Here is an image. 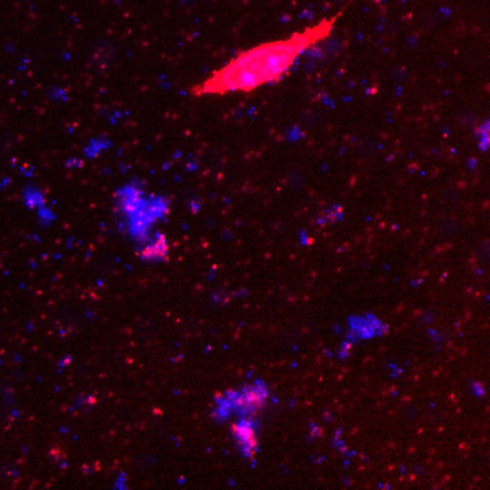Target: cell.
<instances>
[{
    "instance_id": "obj_7",
    "label": "cell",
    "mask_w": 490,
    "mask_h": 490,
    "mask_svg": "<svg viewBox=\"0 0 490 490\" xmlns=\"http://www.w3.org/2000/svg\"><path fill=\"white\" fill-rule=\"evenodd\" d=\"M323 427L315 422H311V436L312 438H319L323 436Z\"/></svg>"
},
{
    "instance_id": "obj_6",
    "label": "cell",
    "mask_w": 490,
    "mask_h": 490,
    "mask_svg": "<svg viewBox=\"0 0 490 490\" xmlns=\"http://www.w3.org/2000/svg\"><path fill=\"white\" fill-rule=\"evenodd\" d=\"M471 391H473V394H474L476 397H478V398H482V397L487 395V388H485V386H484L482 383H480V381H474V383L471 384Z\"/></svg>"
},
{
    "instance_id": "obj_1",
    "label": "cell",
    "mask_w": 490,
    "mask_h": 490,
    "mask_svg": "<svg viewBox=\"0 0 490 490\" xmlns=\"http://www.w3.org/2000/svg\"><path fill=\"white\" fill-rule=\"evenodd\" d=\"M341 12L290 37L248 48L190 89L194 97L248 93L280 80L311 47L330 37Z\"/></svg>"
},
{
    "instance_id": "obj_5",
    "label": "cell",
    "mask_w": 490,
    "mask_h": 490,
    "mask_svg": "<svg viewBox=\"0 0 490 490\" xmlns=\"http://www.w3.org/2000/svg\"><path fill=\"white\" fill-rule=\"evenodd\" d=\"M480 135H481V140H480V144H481V147L484 148V150H488V147H489V124L487 123V124H484L482 126V130H481V133H480Z\"/></svg>"
},
{
    "instance_id": "obj_4",
    "label": "cell",
    "mask_w": 490,
    "mask_h": 490,
    "mask_svg": "<svg viewBox=\"0 0 490 490\" xmlns=\"http://www.w3.org/2000/svg\"><path fill=\"white\" fill-rule=\"evenodd\" d=\"M380 328H381V323L373 316L351 319L350 333L354 339L370 338L375 334L380 333Z\"/></svg>"
},
{
    "instance_id": "obj_3",
    "label": "cell",
    "mask_w": 490,
    "mask_h": 490,
    "mask_svg": "<svg viewBox=\"0 0 490 490\" xmlns=\"http://www.w3.org/2000/svg\"><path fill=\"white\" fill-rule=\"evenodd\" d=\"M232 436L245 458L252 459L258 454L259 437L256 417H240V420L232 425Z\"/></svg>"
},
{
    "instance_id": "obj_2",
    "label": "cell",
    "mask_w": 490,
    "mask_h": 490,
    "mask_svg": "<svg viewBox=\"0 0 490 490\" xmlns=\"http://www.w3.org/2000/svg\"><path fill=\"white\" fill-rule=\"evenodd\" d=\"M270 399V391L263 380H255L240 390H227L215 398L214 417L226 420L232 414L240 417H256Z\"/></svg>"
}]
</instances>
